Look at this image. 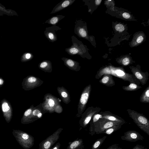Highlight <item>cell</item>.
<instances>
[{
    "mask_svg": "<svg viewBox=\"0 0 149 149\" xmlns=\"http://www.w3.org/2000/svg\"><path fill=\"white\" fill-rule=\"evenodd\" d=\"M105 74L114 76L124 81H128L130 83H134L139 85L140 84L132 74L126 72L122 67H116L111 65L102 67L97 71L95 78L99 79Z\"/></svg>",
    "mask_w": 149,
    "mask_h": 149,
    "instance_id": "obj_1",
    "label": "cell"
},
{
    "mask_svg": "<svg viewBox=\"0 0 149 149\" xmlns=\"http://www.w3.org/2000/svg\"><path fill=\"white\" fill-rule=\"evenodd\" d=\"M144 35L142 33L138 34L134 37L131 42V46L134 47L138 45L143 40Z\"/></svg>",
    "mask_w": 149,
    "mask_h": 149,
    "instance_id": "obj_19",
    "label": "cell"
},
{
    "mask_svg": "<svg viewBox=\"0 0 149 149\" xmlns=\"http://www.w3.org/2000/svg\"><path fill=\"white\" fill-rule=\"evenodd\" d=\"M61 29V28L58 26L53 25L46 28L44 31V34L50 42H53L57 40L56 32Z\"/></svg>",
    "mask_w": 149,
    "mask_h": 149,
    "instance_id": "obj_9",
    "label": "cell"
},
{
    "mask_svg": "<svg viewBox=\"0 0 149 149\" xmlns=\"http://www.w3.org/2000/svg\"><path fill=\"white\" fill-rule=\"evenodd\" d=\"M34 56L32 53L26 52L24 53L22 56L21 60L22 62H24L31 60L33 57Z\"/></svg>",
    "mask_w": 149,
    "mask_h": 149,
    "instance_id": "obj_24",
    "label": "cell"
},
{
    "mask_svg": "<svg viewBox=\"0 0 149 149\" xmlns=\"http://www.w3.org/2000/svg\"><path fill=\"white\" fill-rule=\"evenodd\" d=\"M71 41L72 45L70 47L66 48L65 49V52L71 56L78 55L83 58H87V48L81 41L78 40L74 36L71 37Z\"/></svg>",
    "mask_w": 149,
    "mask_h": 149,
    "instance_id": "obj_2",
    "label": "cell"
},
{
    "mask_svg": "<svg viewBox=\"0 0 149 149\" xmlns=\"http://www.w3.org/2000/svg\"><path fill=\"white\" fill-rule=\"evenodd\" d=\"M100 113L102 115L101 118L104 119L109 120L113 121H120L119 118L117 117V116L115 115L109 111H101Z\"/></svg>",
    "mask_w": 149,
    "mask_h": 149,
    "instance_id": "obj_18",
    "label": "cell"
},
{
    "mask_svg": "<svg viewBox=\"0 0 149 149\" xmlns=\"http://www.w3.org/2000/svg\"><path fill=\"white\" fill-rule=\"evenodd\" d=\"M43 82L39 78L32 76L29 77L26 79V86L29 90L40 86Z\"/></svg>",
    "mask_w": 149,
    "mask_h": 149,
    "instance_id": "obj_10",
    "label": "cell"
},
{
    "mask_svg": "<svg viewBox=\"0 0 149 149\" xmlns=\"http://www.w3.org/2000/svg\"><path fill=\"white\" fill-rule=\"evenodd\" d=\"M74 33L79 38L88 39L86 24L80 19H76L75 22Z\"/></svg>",
    "mask_w": 149,
    "mask_h": 149,
    "instance_id": "obj_7",
    "label": "cell"
},
{
    "mask_svg": "<svg viewBox=\"0 0 149 149\" xmlns=\"http://www.w3.org/2000/svg\"><path fill=\"white\" fill-rule=\"evenodd\" d=\"M140 101L142 103H149V85L146 88L141 95Z\"/></svg>",
    "mask_w": 149,
    "mask_h": 149,
    "instance_id": "obj_21",
    "label": "cell"
},
{
    "mask_svg": "<svg viewBox=\"0 0 149 149\" xmlns=\"http://www.w3.org/2000/svg\"><path fill=\"white\" fill-rule=\"evenodd\" d=\"M75 0H62L57 4L53 8L50 14L58 12L71 5Z\"/></svg>",
    "mask_w": 149,
    "mask_h": 149,
    "instance_id": "obj_12",
    "label": "cell"
},
{
    "mask_svg": "<svg viewBox=\"0 0 149 149\" xmlns=\"http://www.w3.org/2000/svg\"><path fill=\"white\" fill-rule=\"evenodd\" d=\"M130 116L137 123L144 125H148V121L143 114L130 109L127 110Z\"/></svg>",
    "mask_w": 149,
    "mask_h": 149,
    "instance_id": "obj_8",
    "label": "cell"
},
{
    "mask_svg": "<svg viewBox=\"0 0 149 149\" xmlns=\"http://www.w3.org/2000/svg\"><path fill=\"white\" fill-rule=\"evenodd\" d=\"M38 68L42 71L48 72H51L52 70V66L51 62L49 60H43L40 62Z\"/></svg>",
    "mask_w": 149,
    "mask_h": 149,
    "instance_id": "obj_16",
    "label": "cell"
},
{
    "mask_svg": "<svg viewBox=\"0 0 149 149\" xmlns=\"http://www.w3.org/2000/svg\"><path fill=\"white\" fill-rule=\"evenodd\" d=\"M122 16L124 18L129 19L130 17V14L127 13L125 12L123 13Z\"/></svg>",
    "mask_w": 149,
    "mask_h": 149,
    "instance_id": "obj_32",
    "label": "cell"
},
{
    "mask_svg": "<svg viewBox=\"0 0 149 149\" xmlns=\"http://www.w3.org/2000/svg\"><path fill=\"white\" fill-rule=\"evenodd\" d=\"M142 88V87L134 83H130L127 86H123L122 87L123 89L126 91H136Z\"/></svg>",
    "mask_w": 149,
    "mask_h": 149,
    "instance_id": "obj_22",
    "label": "cell"
},
{
    "mask_svg": "<svg viewBox=\"0 0 149 149\" xmlns=\"http://www.w3.org/2000/svg\"><path fill=\"white\" fill-rule=\"evenodd\" d=\"M91 86L89 84L86 86L82 92L78 105V112L76 117H80L84 111L91 91Z\"/></svg>",
    "mask_w": 149,
    "mask_h": 149,
    "instance_id": "obj_3",
    "label": "cell"
},
{
    "mask_svg": "<svg viewBox=\"0 0 149 149\" xmlns=\"http://www.w3.org/2000/svg\"><path fill=\"white\" fill-rule=\"evenodd\" d=\"M114 131V130L113 128H110L107 130L106 132V133L107 134H110L111 133Z\"/></svg>",
    "mask_w": 149,
    "mask_h": 149,
    "instance_id": "obj_34",
    "label": "cell"
},
{
    "mask_svg": "<svg viewBox=\"0 0 149 149\" xmlns=\"http://www.w3.org/2000/svg\"><path fill=\"white\" fill-rule=\"evenodd\" d=\"M22 137L24 139L27 140L29 138V136L26 133H24L22 134Z\"/></svg>",
    "mask_w": 149,
    "mask_h": 149,
    "instance_id": "obj_33",
    "label": "cell"
},
{
    "mask_svg": "<svg viewBox=\"0 0 149 149\" xmlns=\"http://www.w3.org/2000/svg\"><path fill=\"white\" fill-rule=\"evenodd\" d=\"M2 109L3 111L5 113H6L10 111V107L8 103L6 102H3L2 104Z\"/></svg>",
    "mask_w": 149,
    "mask_h": 149,
    "instance_id": "obj_25",
    "label": "cell"
},
{
    "mask_svg": "<svg viewBox=\"0 0 149 149\" xmlns=\"http://www.w3.org/2000/svg\"><path fill=\"white\" fill-rule=\"evenodd\" d=\"M99 82L100 83L108 87H112L115 84L112 75L109 74H105L103 75Z\"/></svg>",
    "mask_w": 149,
    "mask_h": 149,
    "instance_id": "obj_14",
    "label": "cell"
},
{
    "mask_svg": "<svg viewBox=\"0 0 149 149\" xmlns=\"http://www.w3.org/2000/svg\"><path fill=\"white\" fill-rule=\"evenodd\" d=\"M100 144V142L99 141L96 142L94 144L93 147L94 148H96L98 147Z\"/></svg>",
    "mask_w": 149,
    "mask_h": 149,
    "instance_id": "obj_36",
    "label": "cell"
},
{
    "mask_svg": "<svg viewBox=\"0 0 149 149\" xmlns=\"http://www.w3.org/2000/svg\"><path fill=\"white\" fill-rule=\"evenodd\" d=\"M102 115L100 112L95 114L93 117V123H95L98 121L102 118Z\"/></svg>",
    "mask_w": 149,
    "mask_h": 149,
    "instance_id": "obj_26",
    "label": "cell"
},
{
    "mask_svg": "<svg viewBox=\"0 0 149 149\" xmlns=\"http://www.w3.org/2000/svg\"><path fill=\"white\" fill-rule=\"evenodd\" d=\"M101 110V108L97 107H94L92 106L88 107L82 114L80 123L84 125H86L89 122L93 116L99 113Z\"/></svg>",
    "mask_w": 149,
    "mask_h": 149,
    "instance_id": "obj_6",
    "label": "cell"
},
{
    "mask_svg": "<svg viewBox=\"0 0 149 149\" xmlns=\"http://www.w3.org/2000/svg\"><path fill=\"white\" fill-rule=\"evenodd\" d=\"M6 15L8 16H18L17 13L15 10L6 9L5 7L0 3V16Z\"/></svg>",
    "mask_w": 149,
    "mask_h": 149,
    "instance_id": "obj_17",
    "label": "cell"
},
{
    "mask_svg": "<svg viewBox=\"0 0 149 149\" xmlns=\"http://www.w3.org/2000/svg\"><path fill=\"white\" fill-rule=\"evenodd\" d=\"M63 111V108L60 104L56 106L54 109V112L57 113H61Z\"/></svg>",
    "mask_w": 149,
    "mask_h": 149,
    "instance_id": "obj_30",
    "label": "cell"
},
{
    "mask_svg": "<svg viewBox=\"0 0 149 149\" xmlns=\"http://www.w3.org/2000/svg\"><path fill=\"white\" fill-rule=\"evenodd\" d=\"M102 0H95V2L96 5H99L101 3Z\"/></svg>",
    "mask_w": 149,
    "mask_h": 149,
    "instance_id": "obj_37",
    "label": "cell"
},
{
    "mask_svg": "<svg viewBox=\"0 0 149 149\" xmlns=\"http://www.w3.org/2000/svg\"><path fill=\"white\" fill-rule=\"evenodd\" d=\"M47 113L43 109L42 106V103L34 107L31 113V116L37 119L41 118L43 114Z\"/></svg>",
    "mask_w": 149,
    "mask_h": 149,
    "instance_id": "obj_15",
    "label": "cell"
},
{
    "mask_svg": "<svg viewBox=\"0 0 149 149\" xmlns=\"http://www.w3.org/2000/svg\"><path fill=\"white\" fill-rule=\"evenodd\" d=\"M58 92L63 102L68 104L70 101V97L69 92L64 87L58 86L57 88Z\"/></svg>",
    "mask_w": 149,
    "mask_h": 149,
    "instance_id": "obj_13",
    "label": "cell"
},
{
    "mask_svg": "<svg viewBox=\"0 0 149 149\" xmlns=\"http://www.w3.org/2000/svg\"><path fill=\"white\" fill-rule=\"evenodd\" d=\"M53 149H58V147L57 146H56L55 147H54Z\"/></svg>",
    "mask_w": 149,
    "mask_h": 149,
    "instance_id": "obj_38",
    "label": "cell"
},
{
    "mask_svg": "<svg viewBox=\"0 0 149 149\" xmlns=\"http://www.w3.org/2000/svg\"><path fill=\"white\" fill-rule=\"evenodd\" d=\"M79 144V142L78 141H75L71 144L70 145V148L71 149H74L77 147Z\"/></svg>",
    "mask_w": 149,
    "mask_h": 149,
    "instance_id": "obj_31",
    "label": "cell"
},
{
    "mask_svg": "<svg viewBox=\"0 0 149 149\" xmlns=\"http://www.w3.org/2000/svg\"><path fill=\"white\" fill-rule=\"evenodd\" d=\"M115 29L117 31L121 32L124 31L125 27L123 24H118L116 25Z\"/></svg>",
    "mask_w": 149,
    "mask_h": 149,
    "instance_id": "obj_28",
    "label": "cell"
},
{
    "mask_svg": "<svg viewBox=\"0 0 149 149\" xmlns=\"http://www.w3.org/2000/svg\"><path fill=\"white\" fill-rule=\"evenodd\" d=\"M2 83V80L0 79V84Z\"/></svg>",
    "mask_w": 149,
    "mask_h": 149,
    "instance_id": "obj_39",
    "label": "cell"
},
{
    "mask_svg": "<svg viewBox=\"0 0 149 149\" xmlns=\"http://www.w3.org/2000/svg\"><path fill=\"white\" fill-rule=\"evenodd\" d=\"M131 137L133 139H135L137 137V134L135 133H132L130 134Z\"/></svg>",
    "mask_w": 149,
    "mask_h": 149,
    "instance_id": "obj_35",
    "label": "cell"
},
{
    "mask_svg": "<svg viewBox=\"0 0 149 149\" xmlns=\"http://www.w3.org/2000/svg\"><path fill=\"white\" fill-rule=\"evenodd\" d=\"M114 124H115V123H114L113 121L110 120L108 121L104 124L103 128L104 129H107L110 127L113 126Z\"/></svg>",
    "mask_w": 149,
    "mask_h": 149,
    "instance_id": "obj_29",
    "label": "cell"
},
{
    "mask_svg": "<svg viewBox=\"0 0 149 149\" xmlns=\"http://www.w3.org/2000/svg\"><path fill=\"white\" fill-rule=\"evenodd\" d=\"M59 104L60 102L57 97L48 93L44 95L42 106L47 113H52L54 112L55 107Z\"/></svg>",
    "mask_w": 149,
    "mask_h": 149,
    "instance_id": "obj_4",
    "label": "cell"
},
{
    "mask_svg": "<svg viewBox=\"0 0 149 149\" xmlns=\"http://www.w3.org/2000/svg\"><path fill=\"white\" fill-rule=\"evenodd\" d=\"M117 62L123 66H126L131 63V60L130 57L125 56L119 59Z\"/></svg>",
    "mask_w": 149,
    "mask_h": 149,
    "instance_id": "obj_23",
    "label": "cell"
},
{
    "mask_svg": "<svg viewBox=\"0 0 149 149\" xmlns=\"http://www.w3.org/2000/svg\"><path fill=\"white\" fill-rule=\"evenodd\" d=\"M130 68L132 74L143 85L146 84L149 79V74L148 72H143L141 69V67L139 65L136 66H130Z\"/></svg>",
    "mask_w": 149,
    "mask_h": 149,
    "instance_id": "obj_5",
    "label": "cell"
},
{
    "mask_svg": "<svg viewBox=\"0 0 149 149\" xmlns=\"http://www.w3.org/2000/svg\"><path fill=\"white\" fill-rule=\"evenodd\" d=\"M65 17V16L62 15H57L54 16L47 20L45 23L53 25H56L61 20L64 18Z\"/></svg>",
    "mask_w": 149,
    "mask_h": 149,
    "instance_id": "obj_20",
    "label": "cell"
},
{
    "mask_svg": "<svg viewBox=\"0 0 149 149\" xmlns=\"http://www.w3.org/2000/svg\"><path fill=\"white\" fill-rule=\"evenodd\" d=\"M34 107L33 105H32L31 108L27 109L24 113V116L26 117L31 116Z\"/></svg>",
    "mask_w": 149,
    "mask_h": 149,
    "instance_id": "obj_27",
    "label": "cell"
},
{
    "mask_svg": "<svg viewBox=\"0 0 149 149\" xmlns=\"http://www.w3.org/2000/svg\"><path fill=\"white\" fill-rule=\"evenodd\" d=\"M61 59L65 65L70 70L75 71H79L80 70L81 66L77 61L65 57H62Z\"/></svg>",
    "mask_w": 149,
    "mask_h": 149,
    "instance_id": "obj_11",
    "label": "cell"
}]
</instances>
